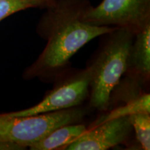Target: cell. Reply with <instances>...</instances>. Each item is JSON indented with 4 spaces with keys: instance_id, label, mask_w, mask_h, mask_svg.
<instances>
[{
    "instance_id": "obj_1",
    "label": "cell",
    "mask_w": 150,
    "mask_h": 150,
    "mask_svg": "<svg viewBox=\"0 0 150 150\" xmlns=\"http://www.w3.org/2000/svg\"><path fill=\"white\" fill-rule=\"evenodd\" d=\"M88 0H54L46 7L36 31L47 41L42 53L24 70L25 79L53 81L61 77L81 48L115 27H97L83 20Z\"/></svg>"
},
{
    "instance_id": "obj_9",
    "label": "cell",
    "mask_w": 150,
    "mask_h": 150,
    "mask_svg": "<svg viewBox=\"0 0 150 150\" xmlns=\"http://www.w3.org/2000/svg\"><path fill=\"white\" fill-rule=\"evenodd\" d=\"M125 104L112 109L105 111L100 117L94 122L91 127L96 126L99 124L114 118L129 116L138 112L150 113V95L149 93L138 92L129 95V97L124 99Z\"/></svg>"
},
{
    "instance_id": "obj_10",
    "label": "cell",
    "mask_w": 150,
    "mask_h": 150,
    "mask_svg": "<svg viewBox=\"0 0 150 150\" xmlns=\"http://www.w3.org/2000/svg\"><path fill=\"white\" fill-rule=\"evenodd\" d=\"M54 0H0V22L19 11L31 8H45Z\"/></svg>"
},
{
    "instance_id": "obj_5",
    "label": "cell",
    "mask_w": 150,
    "mask_h": 150,
    "mask_svg": "<svg viewBox=\"0 0 150 150\" xmlns=\"http://www.w3.org/2000/svg\"><path fill=\"white\" fill-rule=\"evenodd\" d=\"M49 91L38 104L19 111L8 112L15 117H23L47 113L80 106L89 97L90 76L87 69L76 71L63 77Z\"/></svg>"
},
{
    "instance_id": "obj_8",
    "label": "cell",
    "mask_w": 150,
    "mask_h": 150,
    "mask_svg": "<svg viewBox=\"0 0 150 150\" xmlns=\"http://www.w3.org/2000/svg\"><path fill=\"white\" fill-rule=\"evenodd\" d=\"M83 124H70L58 127L44 138L29 146L31 150L64 149L87 130Z\"/></svg>"
},
{
    "instance_id": "obj_4",
    "label": "cell",
    "mask_w": 150,
    "mask_h": 150,
    "mask_svg": "<svg viewBox=\"0 0 150 150\" xmlns=\"http://www.w3.org/2000/svg\"><path fill=\"white\" fill-rule=\"evenodd\" d=\"M83 20L97 27L127 28L135 33L150 24V0H102L91 5Z\"/></svg>"
},
{
    "instance_id": "obj_11",
    "label": "cell",
    "mask_w": 150,
    "mask_h": 150,
    "mask_svg": "<svg viewBox=\"0 0 150 150\" xmlns=\"http://www.w3.org/2000/svg\"><path fill=\"white\" fill-rule=\"evenodd\" d=\"M136 139L144 150L150 149V113L138 112L129 116Z\"/></svg>"
},
{
    "instance_id": "obj_7",
    "label": "cell",
    "mask_w": 150,
    "mask_h": 150,
    "mask_svg": "<svg viewBox=\"0 0 150 150\" xmlns=\"http://www.w3.org/2000/svg\"><path fill=\"white\" fill-rule=\"evenodd\" d=\"M133 77L148 81L150 76V24L136 33L130 50L127 72Z\"/></svg>"
},
{
    "instance_id": "obj_6",
    "label": "cell",
    "mask_w": 150,
    "mask_h": 150,
    "mask_svg": "<svg viewBox=\"0 0 150 150\" xmlns=\"http://www.w3.org/2000/svg\"><path fill=\"white\" fill-rule=\"evenodd\" d=\"M129 116L114 118L89 127L65 150H106L128 141L133 132Z\"/></svg>"
},
{
    "instance_id": "obj_2",
    "label": "cell",
    "mask_w": 150,
    "mask_h": 150,
    "mask_svg": "<svg viewBox=\"0 0 150 150\" xmlns=\"http://www.w3.org/2000/svg\"><path fill=\"white\" fill-rule=\"evenodd\" d=\"M134 32L115 27L104 35V42L86 67L89 72V104L99 111L108 110L112 91L128 70Z\"/></svg>"
},
{
    "instance_id": "obj_3",
    "label": "cell",
    "mask_w": 150,
    "mask_h": 150,
    "mask_svg": "<svg viewBox=\"0 0 150 150\" xmlns=\"http://www.w3.org/2000/svg\"><path fill=\"white\" fill-rule=\"evenodd\" d=\"M86 114L80 106L23 117L0 114V150L27 149L58 127L79 123Z\"/></svg>"
}]
</instances>
